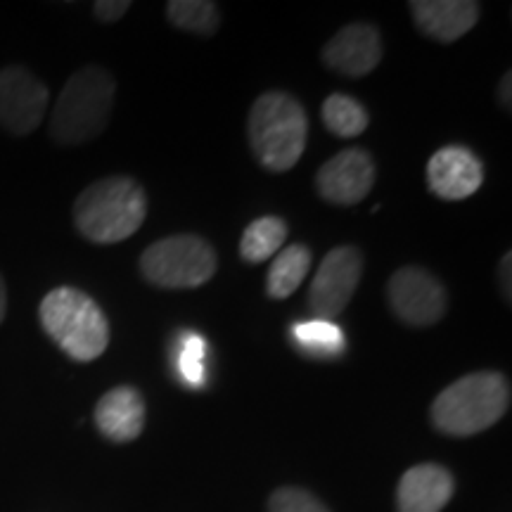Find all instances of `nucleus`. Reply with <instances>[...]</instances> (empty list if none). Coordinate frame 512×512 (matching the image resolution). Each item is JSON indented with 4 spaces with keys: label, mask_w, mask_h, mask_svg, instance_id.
I'll return each mask as SVG.
<instances>
[{
    "label": "nucleus",
    "mask_w": 512,
    "mask_h": 512,
    "mask_svg": "<svg viewBox=\"0 0 512 512\" xmlns=\"http://www.w3.org/2000/svg\"><path fill=\"white\" fill-rule=\"evenodd\" d=\"M145 216V188L131 176L100 178L74 202V226L93 245L128 240L143 226Z\"/></svg>",
    "instance_id": "nucleus-1"
},
{
    "label": "nucleus",
    "mask_w": 512,
    "mask_h": 512,
    "mask_svg": "<svg viewBox=\"0 0 512 512\" xmlns=\"http://www.w3.org/2000/svg\"><path fill=\"white\" fill-rule=\"evenodd\" d=\"M247 136L256 162L283 174L297 166L309 140V114L304 105L283 91H268L254 100L247 119Z\"/></svg>",
    "instance_id": "nucleus-2"
},
{
    "label": "nucleus",
    "mask_w": 512,
    "mask_h": 512,
    "mask_svg": "<svg viewBox=\"0 0 512 512\" xmlns=\"http://www.w3.org/2000/svg\"><path fill=\"white\" fill-rule=\"evenodd\" d=\"M114 95L117 81L107 69L98 64L76 69L50 114V138L64 147L91 143L110 124Z\"/></svg>",
    "instance_id": "nucleus-3"
},
{
    "label": "nucleus",
    "mask_w": 512,
    "mask_h": 512,
    "mask_svg": "<svg viewBox=\"0 0 512 512\" xmlns=\"http://www.w3.org/2000/svg\"><path fill=\"white\" fill-rule=\"evenodd\" d=\"M510 382L496 370H477L460 377L434 399L432 425L448 437H472L508 413Z\"/></svg>",
    "instance_id": "nucleus-4"
},
{
    "label": "nucleus",
    "mask_w": 512,
    "mask_h": 512,
    "mask_svg": "<svg viewBox=\"0 0 512 512\" xmlns=\"http://www.w3.org/2000/svg\"><path fill=\"white\" fill-rule=\"evenodd\" d=\"M43 330L72 361L91 363L110 347V323L91 294L57 287L38 306Z\"/></svg>",
    "instance_id": "nucleus-5"
},
{
    "label": "nucleus",
    "mask_w": 512,
    "mask_h": 512,
    "mask_svg": "<svg viewBox=\"0 0 512 512\" xmlns=\"http://www.w3.org/2000/svg\"><path fill=\"white\" fill-rule=\"evenodd\" d=\"M219 259L200 235H171L152 242L140 256V273L162 290H195L214 278Z\"/></svg>",
    "instance_id": "nucleus-6"
},
{
    "label": "nucleus",
    "mask_w": 512,
    "mask_h": 512,
    "mask_svg": "<svg viewBox=\"0 0 512 512\" xmlns=\"http://www.w3.org/2000/svg\"><path fill=\"white\" fill-rule=\"evenodd\" d=\"M387 302L403 320L413 328H427L439 323L448 309L446 287L437 275L420 266H403L387 283Z\"/></svg>",
    "instance_id": "nucleus-7"
},
{
    "label": "nucleus",
    "mask_w": 512,
    "mask_h": 512,
    "mask_svg": "<svg viewBox=\"0 0 512 512\" xmlns=\"http://www.w3.org/2000/svg\"><path fill=\"white\" fill-rule=\"evenodd\" d=\"M363 275V254L356 247L342 245L320 261L309 287V309L320 320H332L347 309Z\"/></svg>",
    "instance_id": "nucleus-8"
},
{
    "label": "nucleus",
    "mask_w": 512,
    "mask_h": 512,
    "mask_svg": "<svg viewBox=\"0 0 512 512\" xmlns=\"http://www.w3.org/2000/svg\"><path fill=\"white\" fill-rule=\"evenodd\" d=\"M48 110V86L27 67L0 69V126L12 136H29L43 124Z\"/></svg>",
    "instance_id": "nucleus-9"
},
{
    "label": "nucleus",
    "mask_w": 512,
    "mask_h": 512,
    "mask_svg": "<svg viewBox=\"0 0 512 512\" xmlns=\"http://www.w3.org/2000/svg\"><path fill=\"white\" fill-rule=\"evenodd\" d=\"M375 185V162L363 147H347L318 169L316 190L328 204L354 207Z\"/></svg>",
    "instance_id": "nucleus-10"
},
{
    "label": "nucleus",
    "mask_w": 512,
    "mask_h": 512,
    "mask_svg": "<svg viewBox=\"0 0 512 512\" xmlns=\"http://www.w3.org/2000/svg\"><path fill=\"white\" fill-rule=\"evenodd\" d=\"M484 166L470 147L446 145L427 162V185L439 200L460 202L482 188Z\"/></svg>",
    "instance_id": "nucleus-11"
},
{
    "label": "nucleus",
    "mask_w": 512,
    "mask_h": 512,
    "mask_svg": "<svg viewBox=\"0 0 512 512\" xmlns=\"http://www.w3.org/2000/svg\"><path fill=\"white\" fill-rule=\"evenodd\" d=\"M382 36L377 27L366 22L347 24L325 43L323 62L332 72L358 79L375 72L382 62Z\"/></svg>",
    "instance_id": "nucleus-12"
},
{
    "label": "nucleus",
    "mask_w": 512,
    "mask_h": 512,
    "mask_svg": "<svg viewBox=\"0 0 512 512\" xmlns=\"http://www.w3.org/2000/svg\"><path fill=\"white\" fill-rule=\"evenodd\" d=\"M145 399L131 384L114 387L95 406V425L105 439L128 444L145 430Z\"/></svg>",
    "instance_id": "nucleus-13"
},
{
    "label": "nucleus",
    "mask_w": 512,
    "mask_h": 512,
    "mask_svg": "<svg viewBox=\"0 0 512 512\" xmlns=\"http://www.w3.org/2000/svg\"><path fill=\"white\" fill-rule=\"evenodd\" d=\"M475 0H413L411 12L420 34L439 43H453L470 34L479 22Z\"/></svg>",
    "instance_id": "nucleus-14"
},
{
    "label": "nucleus",
    "mask_w": 512,
    "mask_h": 512,
    "mask_svg": "<svg viewBox=\"0 0 512 512\" xmlns=\"http://www.w3.org/2000/svg\"><path fill=\"white\" fill-rule=\"evenodd\" d=\"M453 482L451 472L437 463H420L403 472L396 489V508L399 512H441L451 501Z\"/></svg>",
    "instance_id": "nucleus-15"
},
{
    "label": "nucleus",
    "mask_w": 512,
    "mask_h": 512,
    "mask_svg": "<svg viewBox=\"0 0 512 512\" xmlns=\"http://www.w3.org/2000/svg\"><path fill=\"white\" fill-rule=\"evenodd\" d=\"M290 337L294 347L299 349V354L309 358H320V361H330L344 354L347 349V337L339 325L332 320H302V323H294L290 328Z\"/></svg>",
    "instance_id": "nucleus-16"
},
{
    "label": "nucleus",
    "mask_w": 512,
    "mask_h": 512,
    "mask_svg": "<svg viewBox=\"0 0 512 512\" xmlns=\"http://www.w3.org/2000/svg\"><path fill=\"white\" fill-rule=\"evenodd\" d=\"M311 249L306 245H290L275 254L266 275V294L271 299H287L297 292L311 271Z\"/></svg>",
    "instance_id": "nucleus-17"
},
{
    "label": "nucleus",
    "mask_w": 512,
    "mask_h": 512,
    "mask_svg": "<svg viewBox=\"0 0 512 512\" xmlns=\"http://www.w3.org/2000/svg\"><path fill=\"white\" fill-rule=\"evenodd\" d=\"M287 223L280 216H261L249 223L240 240V256L247 264H264L285 245Z\"/></svg>",
    "instance_id": "nucleus-18"
},
{
    "label": "nucleus",
    "mask_w": 512,
    "mask_h": 512,
    "mask_svg": "<svg viewBox=\"0 0 512 512\" xmlns=\"http://www.w3.org/2000/svg\"><path fill=\"white\" fill-rule=\"evenodd\" d=\"M166 17L176 29L197 36H214L221 27V10L211 0H169Z\"/></svg>",
    "instance_id": "nucleus-19"
},
{
    "label": "nucleus",
    "mask_w": 512,
    "mask_h": 512,
    "mask_svg": "<svg viewBox=\"0 0 512 512\" xmlns=\"http://www.w3.org/2000/svg\"><path fill=\"white\" fill-rule=\"evenodd\" d=\"M323 124L332 136L337 138H356L366 131L370 124V117L366 107L361 102L344 93H332L328 100L323 102Z\"/></svg>",
    "instance_id": "nucleus-20"
},
{
    "label": "nucleus",
    "mask_w": 512,
    "mask_h": 512,
    "mask_svg": "<svg viewBox=\"0 0 512 512\" xmlns=\"http://www.w3.org/2000/svg\"><path fill=\"white\" fill-rule=\"evenodd\" d=\"M204 358H207V342L197 332H183L178 335V349H176V370L178 380L190 389L204 387Z\"/></svg>",
    "instance_id": "nucleus-21"
},
{
    "label": "nucleus",
    "mask_w": 512,
    "mask_h": 512,
    "mask_svg": "<svg viewBox=\"0 0 512 512\" xmlns=\"http://www.w3.org/2000/svg\"><path fill=\"white\" fill-rule=\"evenodd\" d=\"M268 512H330L316 496L299 486H283L268 498Z\"/></svg>",
    "instance_id": "nucleus-22"
},
{
    "label": "nucleus",
    "mask_w": 512,
    "mask_h": 512,
    "mask_svg": "<svg viewBox=\"0 0 512 512\" xmlns=\"http://www.w3.org/2000/svg\"><path fill=\"white\" fill-rule=\"evenodd\" d=\"M128 10H131V3H128V0H98V3L93 5V15L98 17L100 22L107 24L119 22Z\"/></svg>",
    "instance_id": "nucleus-23"
},
{
    "label": "nucleus",
    "mask_w": 512,
    "mask_h": 512,
    "mask_svg": "<svg viewBox=\"0 0 512 512\" xmlns=\"http://www.w3.org/2000/svg\"><path fill=\"white\" fill-rule=\"evenodd\" d=\"M510 264H512V254L505 252L501 259V266H498V283H501V292L505 297V302L510 304L512 299V285H510Z\"/></svg>",
    "instance_id": "nucleus-24"
},
{
    "label": "nucleus",
    "mask_w": 512,
    "mask_h": 512,
    "mask_svg": "<svg viewBox=\"0 0 512 512\" xmlns=\"http://www.w3.org/2000/svg\"><path fill=\"white\" fill-rule=\"evenodd\" d=\"M512 72H505L501 83H498V102H501V107H505V112H510V105H512V98H510V86H512Z\"/></svg>",
    "instance_id": "nucleus-25"
},
{
    "label": "nucleus",
    "mask_w": 512,
    "mask_h": 512,
    "mask_svg": "<svg viewBox=\"0 0 512 512\" xmlns=\"http://www.w3.org/2000/svg\"><path fill=\"white\" fill-rule=\"evenodd\" d=\"M5 313H8V287H5L3 275H0V323L5 320Z\"/></svg>",
    "instance_id": "nucleus-26"
}]
</instances>
